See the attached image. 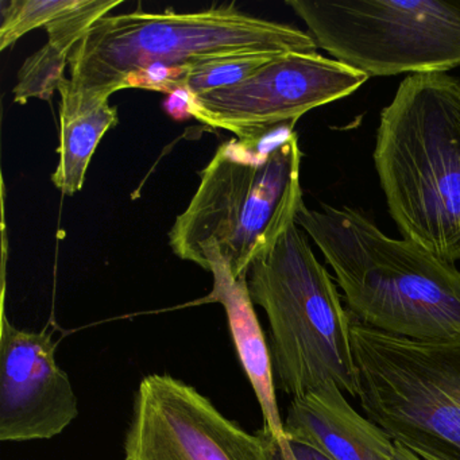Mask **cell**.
<instances>
[{
  "instance_id": "4fadbf2b",
  "label": "cell",
  "mask_w": 460,
  "mask_h": 460,
  "mask_svg": "<svg viewBox=\"0 0 460 460\" xmlns=\"http://www.w3.org/2000/svg\"><path fill=\"white\" fill-rule=\"evenodd\" d=\"M118 122V110L110 103L60 120V163L52 181L64 195H76L82 190L96 147Z\"/></svg>"
},
{
  "instance_id": "ac0fdd59",
  "label": "cell",
  "mask_w": 460,
  "mask_h": 460,
  "mask_svg": "<svg viewBox=\"0 0 460 460\" xmlns=\"http://www.w3.org/2000/svg\"><path fill=\"white\" fill-rule=\"evenodd\" d=\"M395 460H421L401 444L395 443Z\"/></svg>"
},
{
  "instance_id": "30bf717a",
  "label": "cell",
  "mask_w": 460,
  "mask_h": 460,
  "mask_svg": "<svg viewBox=\"0 0 460 460\" xmlns=\"http://www.w3.org/2000/svg\"><path fill=\"white\" fill-rule=\"evenodd\" d=\"M79 416L68 374L56 359L48 331L20 330L2 314L0 330V440H48Z\"/></svg>"
},
{
  "instance_id": "8fae6325",
  "label": "cell",
  "mask_w": 460,
  "mask_h": 460,
  "mask_svg": "<svg viewBox=\"0 0 460 460\" xmlns=\"http://www.w3.org/2000/svg\"><path fill=\"white\" fill-rule=\"evenodd\" d=\"M288 440L332 460H395V443L362 416L335 384L292 398L284 421Z\"/></svg>"
},
{
  "instance_id": "6da1fadb",
  "label": "cell",
  "mask_w": 460,
  "mask_h": 460,
  "mask_svg": "<svg viewBox=\"0 0 460 460\" xmlns=\"http://www.w3.org/2000/svg\"><path fill=\"white\" fill-rule=\"evenodd\" d=\"M309 33L241 12L235 4L200 12H133L99 20L76 45L61 85L60 120L90 111L145 72L184 74L203 61L239 55L314 53Z\"/></svg>"
},
{
  "instance_id": "7c38bea8",
  "label": "cell",
  "mask_w": 460,
  "mask_h": 460,
  "mask_svg": "<svg viewBox=\"0 0 460 460\" xmlns=\"http://www.w3.org/2000/svg\"><path fill=\"white\" fill-rule=\"evenodd\" d=\"M206 261L207 271L214 276V288L206 301L222 304L225 308L236 354L262 411V429L284 449L289 440L277 402L273 360L250 297L247 279H235L227 261L217 252H209Z\"/></svg>"
},
{
  "instance_id": "2e32d148",
  "label": "cell",
  "mask_w": 460,
  "mask_h": 460,
  "mask_svg": "<svg viewBox=\"0 0 460 460\" xmlns=\"http://www.w3.org/2000/svg\"><path fill=\"white\" fill-rule=\"evenodd\" d=\"M76 0H12L2 2L0 50L13 47L34 29L47 28L74 6Z\"/></svg>"
},
{
  "instance_id": "277c9868",
  "label": "cell",
  "mask_w": 460,
  "mask_h": 460,
  "mask_svg": "<svg viewBox=\"0 0 460 460\" xmlns=\"http://www.w3.org/2000/svg\"><path fill=\"white\" fill-rule=\"evenodd\" d=\"M300 166L298 137L292 130L223 144L172 226L174 254L207 270V255L217 252L235 279H247L252 261L296 222L304 204Z\"/></svg>"
},
{
  "instance_id": "9c48e42d",
  "label": "cell",
  "mask_w": 460,
  "mask_h": 460,
  "mask_svg": "<svg viewBox=\"0 0 460 460\" xmlns=\"http://www.w3.org/2000/svg\"><path fill=\"white\" fill-rule=\"evenodd\" d=\"M367 75L319 53H288L233 87L188 96V114L230 131L239 141H260L311 110L346 98Z\"/></svg>"
},
{
  "instance_id": "e0dca14e",
  "label": "cell",
  "mask_w": 460,
  "mask_h": 460,
  "mask_svg": "<svg viewBox=\"0 0 460 460\" xmlns=\"http://www.w3.org/2000/svg\"><path fill=\"white\" fill-rule=\"evenodd\" d=\"M281 455L282 460H332L311 447L290 440L287 448L281 449Z\"/></svg>"
},
{
  "instance_id": "ba28073f",
  "label": "cell",
  "mask_w": 460,
  "mask_h": 460,
  "mask_svg": "<svg viewBox=\"0 0 460 460\" xmlns=\"http://www.w3.org/2000/svg\"><path fill=\"white\" fill-rule=\"evenodd\" d=\"M125 460H282V455L266 430L247 432L192 385L153 373L134 395Z\"/></svg>"
},
{
  "instance_id": "5bb4252c",
  "label": "cell",
  "mask_w": 460,
  "mask_h": 460,
  "mask_svg": "<svg viewBox=\"0 0 460 460\" xmlns=\"http://www.w3.org/2000/svg\"><path fill=\"white\" fill-rule=\"evenodd\" d=\"M276 58L279 55H239L195 64L185 69L174 88V93L198 96L233 87L249 79Z\"/></svg>"
},
{
  "instance_id": "7a4b0ae2",
  "label": "cell",
  "mask_w": 460,
  "mask_h": 460,
  "mask_svg": "<svg viewBox=\"0 0 460 460\" xmlns=\"http://www.w3.org/2000/svg\"><path fill=\"white\" fill-rule=\"evenodd\" d=\"M296 225L324 255L352 319L416 341L460 335L457 265L413 241L385 235L349 207L303 204Z\"/></svg>"
},
{
  "instance_id": "3957f363",
  "label": "cell",
  "mask_w": 460,
  "mask_h": 460,
  "mask_svg": "<svg viewBox=\"0 0 460 460\" xmlns=\"http://www.w3.org/2000/svg\"><path fill=\"white\" fill-rule=\"evenodd\" d=\"M374 164L403 238L460 262V80L409 75L382 110Z\"/></svg>"
},
{
  "instance_id": "5b68a950",
  "label": "cell",
  "mask_w": 460,
  "mask_h": 460,
  "mask_svg": "<svg viewBox=\"0 0 460 460\" xmlns=\"http://www.w3.org/2000/svg\"><path fill=\"white\" fill-rule=\"evenodd\" d=\"M247 287L270 325L276 386L297 398L335 384L358 398L351 316L296 222L252 261Z\"/></svg>"
},
{
  "instance_id": "52a82bcc",
  "label": "cell",
  "mask_w": 460,
  "mask_h": 460,
  "mask_svg": "<svg viewBox=\"0 0 460 460\" xmlns=\"http://www.w3.org/2000/svg\"><path fill=\"white\" fill-rule=\"evenodd\" d=\"M333 60L370 76L460 66V0H287Z\"/></svg>"
},
{
  "instance_id": "9a60e30c",
  "label": "cell",
  "mask_w": 460,
  "mask_h": 460,
  "mask_svg": "<svg viewBox=\"0 0 460 460\" xmlns=\"http://www.w3.org/2000/svg\"><path fill=\"white\" fill-rule=\"evenodd\" d=\"M69 58L49 44L31 55L18 74V83L13 91L15 103L26 104L33 98L50 101L53 93L60 91L66 83L64 74Z\"/></svg>"
},
{
  "instance_id": "8992f818",
  "label": "cell",
  "mask_w": 460,
  "mask_h": 460,
  "mask_svg": "<svg viewBox=\"0 0 460 460\" xmlns=\"http://www.w3.org/2000/svg\"><path fill=\"white\" fill-rule=\"evenodd\" d=\"M365 416L421 460H460V335L416 341L351 317Z\"/></svg>"
}]
</instances>
